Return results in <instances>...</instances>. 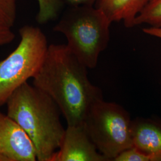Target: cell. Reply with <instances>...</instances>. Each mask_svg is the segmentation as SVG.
I'll use <instances>...</instances> for the list:
<instances>
[{
    "instance_id": "cell-16",
    "label": "cell",
    "mask_w": 161,
    "mask_h": 161,
    "mask_svg": "<svg viewBox=\"0 0 161 161\" xmlns=\"http://www.w3.org/2000/svg\"><path fill=\"white\" fill-rule=\"evenodd\" d=\"M143 31L146 34L161 39V28H155L150 26L148 28H143Z\"/></svg>"
},
{
    "instance_id": "cell-11",
    "label": "cell",
    "mask_w": 161,
    "mask_h": 161,
    "mask_svg": "<svg viewBox=\"0 0 161 161\" xmlns=\"http://www.w3.org/2000/svg\"><path fill=\"white\" fill-rule=\"evenodd\" d=\"M38 4L39 12L36 20L43 25L58 17L64 3L62 0H38Z\"/></svg>"
},
{
    "instance_id": "cell-3",
    "label": "cell",
    "mask_w": 161,
    "mask_h": 161,
    "mask_svg": "<svg viewBox=\"0 0 161 161\" xmlns=\"http://www.w3.org/2000/svg\"><path fill=\"white\" fill-rule=\"evenodd\" d=\"M111 21L94 6L70 7L54 27L64 34L68 48L88 69L96 67L110 40Z\"/></svg>"
},
{
    "instance_id": "cell-9",
    "label": "cell",
    "mask_w": 161,
    "mask_h": 161,
    "mask_svg": "<svg viewBox=\"0 0 161 161\" xmlns=\"http://www.w3.org/2000/svg\"><path fill=\"white\" fill-rule=\"evenodd\" d=\"M148 0H99L98 8L111 22H123L127 28L134 26V20Z\"/></svg>"
},
{
    "instance_id": "cell-10",
    "label": "cell",
    "mask_w": 161,
    "mask_h": 161,
    "mask_svg": "<svg viewBox=\"0 0 161 161\" xmlns=\"http://www.w3.org/2000/svg\"><path fill=\"white\" fill-rule=\"evenodd\" d=\"M142 24L161 28V0H148L134 20V26Z\"/></svg>"
},
{
    "instance_id": "cell-14",
    "label": "cell",
    "mask_w": 161,
    "mask_h": 161,
    "mask_svg": "<svg viewBox=\"0 0 161 161\" xmlns=\"http://www.w3.org/2000/svg\"><path fill=\"white\" fill-rule=\"evenodd\" d=\"M14 37L15 35L11 28L0 26V46L10 43Z\"/></svg>"
},
{
    "instance_id": "cell-5",
    "label": "cell",
    "mask_w": 161,
    "mask_h": 161,
    "mask_svg": "<svg viewBox=\"0 0 161 161\" xmlns=\"http://www.w3.org/2000/svg\"><path fill=\"white\" fill-rule=\"evenodd\" d=\"M132 120L127 110L102 99L92 106L84 121L86 132L98 151L108 161H114L133 147Z\"/></svg>"
},
{
    "instance_id": "cell-7",
    "label": "cell",
    "mask_w": 161,
    "mask_h": 161,
    "mask_svg": "<svg viewBox=\"0 0 161 161\" xmlns=\"http://www.w3.org/2000/svg\"><path fill=\"white\" fill-rule=\"evenodd\" d=\"M51 161H108L98 151L84 123L67 125L59 149Z\"/></svg>"
},
{
    "instance_id": "cell-13",
    "label": "cell",
    "mask_w": 161,
    "mask_h": 161,
    "mask_svg": "<svg viewBox=\"0 0 161 161\" xmlns=\"http://www.w3.org/2000/svg\"><path fill=\"white\" fill-rule=\"evenodd\" d=\"M114 161H155L153 156L146 154L134 147L123 151Z\"/></svg>"
},
{
    "instance_id": "cell-6",
    "label": "cell",
    "mask_w": 161,
    "mask_h": 161,
    "mask_svg": "<svg viewBox=\"0 0 161 161\" xmlns=\"http://www.w3.org/2000/svg\"><path fill=\"white\" fill-rule=\"evenodd\" d=\"M37 161L31 140L7 115L0 112V161Z\"/></svg>"
},
{
    "instance_id": "cell-15",
    "label": "cell",
    "mask_w": 161,
    "mask_h": 161,
    "mask_svg": "<svg viewBox=\"0 0 161 161\" xmlns=\"http://www.w3.org/2000/svg\"><path fill=\"white\" fill-rule=\"evenodd\" d=\"M64 3L70 7L80 6H94L99 0H62Z\"/></svg>"
},
{
    "instance_id": "cell-4",
    "label": "cell",
    "mask_w": 161,
    "mask_h": 161,
    "mask_svg": "<svg viewBox=\"0 0 161 161\" xmlns=\"http://www.w3.org/2000/svg\"><path fill=\"white\" fill-rule=\"evenodd\" d=\"M16 48L0 62V107L17 88L34 78L46 57V36L38 27L25 25L19 29Z\"/></svg>"
},
{
    "instance_id": "cell-12",
    "label": "cell",
    "mask_w": 161,
    "mask_h": 161,
    "mask_svg": "<svg viewBox=\"0 0 161 161\" xmlns=\"http://www.w3.org/2000/svg\"><path fill=\"white\" fill-rule=\"evenodd\" d=\"M16 1L0 0V26L12 28L16 18Z\"/></svg>"
},
{
    "instance_id": "cell-2",
    "label": "cell",
    "mask_w": 161,
    "mask_h": 161,
    "mask_svg": "<svg viewBox=\"0 0 161 161\" xmlns=\"http://www.w3.org/2000/svg\"><path fill=\"white\" fill-rule=\"evenodd\" d=\"M7 114L29 136L38 161H51L64 138L60 109L52 98L28 82L8 98Z\"/></svg>"
},
{
    "instance_id": "cell-1",
    "label": "cell",
    "mask_w": 161,
    "mask_h": 161,
    "mask_svg": "<svg viewBox=\"0 0 161 161\" xmlns=\"http://www.w3.org/2000/svg\"><path fill=\"white\" fill-rule=\"evenodd\" d=\"M87 69L66 44H51L33 78V85L57 104L68 125L83 124L92 105L103 99L102 90L89 80Z\"/></svg>"
},
{
    "instance_id": "cell-8",
    "label": "cell",
    "mask_w": 161,
    "mask_h": 161,
    "mask_svg": "<svg viewBox=\"0 0 161 161\" xmlns=\"http://www.w3.org/2000/svg\"><path fill=\"white\" fill-rule=\"evenodd\" d=\"M133 147L161 161V121L138 117L132 120Z\"/></svg>"
}]
</instances>
